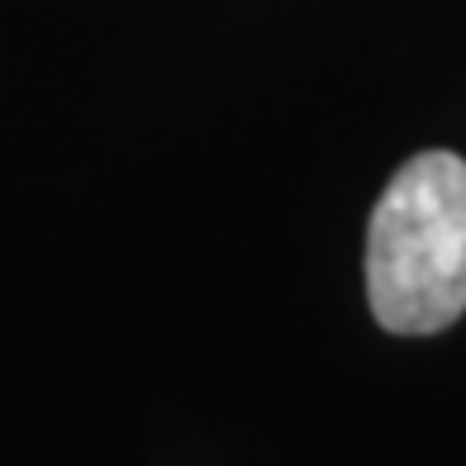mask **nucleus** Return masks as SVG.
<instances>
[{
	"instance_id": "obj_1",
	"label": "nucleus",
	"mask_w": 466,
	"mask_h": 466,
	"mask_svg": "<svg viewBox=\"0 0 466 466\" xmlns=\"http://www.w3.org/2000/svg\"><path fill=\"white\" fill-rule=\"evenodd\" d=\"M367 300L386 333H442L466 314V162L448 147L410 157L367 228Z\"/></svg>"
}]
</instances>
